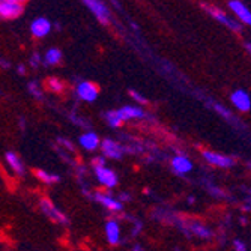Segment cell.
Segmentation results:
<instances>
[{
    "instance_id": "obj_22",
    "label": "cell",
    "mask_w": 251,
    "mask_h": 251,
    "mask_svg": "<svg viewBox=\"0 0 251 251\" xmlns=\"http://www.w3.org/2000/svg\"><path fill=\"white\" fill-rule=\"evenodd\" d=\"M47 87L51 90V92H54V94H62L63 90H65V84L59 78H54V77L47 80Z\"/></svg>"
},
{
    "instance_id": "obj_1",
    "label": "cell",
    "mask_w": 251,
    "mask_h": 251,
    "mask_svg": "<svg viewBox=\"0 0 251 251\" xmlns=\"http://www.w3.org/2000/svg\"><path fill=\"white\" fill-rule=\"evenodd\" d=\"M39 208H41L42 214H44L45 217H49L50 220H53V221H56V223H59V224H65V226L70 224V220H68L66 214H65L63 211H60L50 199H47V197L41 199V201H39Z\"/></svg>"
},
{
    "instance_id": "obj_4",
    "label": "cell",
    "mask_w": 251,
    "mask_h": 251,
    "mask_svg": "<svg viewBox=\"0 0 251 251\" xmlns=\"http://www.w3.org/2000/svg\"><path fill=\"white\" fill-rule=\"evenodd\" d=\"M92 199H94L97 203L102 204V206H104L105 209H108L110 212H116V214H119V212H122V209H124L122 203H121L118 199L113 197L111 193H100V191H97V193L92 196Z\"/></svg>"
},
{
    "instance_id": "obj_19",
    "label": "cell",
    "mask_w": 251,
    "mask_h": 251,
    "mask_svg": "<svg viewBox=\"0 0 251 251\" xmlns=\"http://www.w3.org/2000/svg\"><path fill=\"white\" fill-rule=\"evenodd\" d=\"M208 102H209V105H212V108L218 113L221 118H224L226 121H232V122L235 121L233 113L229 108H227V107H224V105H221V104H218V102H215L212 100H208Z\"/></svg>"
},
{
    "instance_id": "obj_8",
    "label": "cell",
    "mask_w": 251,
    "mask_h": 251,
    "mask_svg": "<svg viewBox=\"0 0 251 251\" xmlns=\"http://www.w3.org/2000/svg\"><path fill=\"white\" fill-rule=\"evenodd\" d=\"M101 149H102V153L111 159H121L125 153L124 146L115 140H111V139H104L101 143Z\"/></svg>"
},
{
    "instance_id": "obj_25",
    "label": "cell",
    "mask_w": 251,
    "mask_h": 251,
    "mask_svg": "<svg viewBox=\"0 0 251 251\" xmlns=\"http://www.w3.org/2000/svg\"><path fill=\"white\" fill-rule=\"evenodd\" d=\"M129 95L132 97V100H135L139 104H142V105H145V104H148L149 101H148V98H145L140 92H135V90H129Z\"/></svg>"
},
{
    "instance_id": "obj_36",
    "label": "cell",
    "mask_w": 251,
    "mask_h": 251,
    "mask_svg": "<svg viewBox=\"0 0 251 251\" xmlns=\"http://www.w3.org/2000/svg\"><path fill=\"white\" fill-rule=\"evenodd\" d=\"M187 201H188V204H193V203L196 201V197H193V196H190V197L187 199Z\"/></svg>"
},
{
    "instance_id": "obj_14",
    "label": "cell",
    "mask_w": 251,
    "mask_h": 251,
    "mask_svg": "<svg viewBox=\"0 0 251 251\" xmlns=\"http://www.w3.org/2000/svg\"><path fill=\"white\" fill-rule=\"evenodd\" d=\"M23 14L20 3H0V20H14Z\"/></svg>"
},
{
    "instance_id": "obj_37",
    "label": "cell",
    "mask_w": 251,
    "mask_h": 251,
    "mask_svg": "<svg viewBox=\"0 0 251 251\" xmlns=\"http://www.w3.org/2000/svg\"><path fill=\"white\" fill-rule=\"evenodd\" d=\"M20 126H21V129H25V128H26V124H25V119H21V121H20Z\"/></svg>"
},
{
    "instance_id": "obj_7",
    "label": "cell",
    "mask_w": 251,
    "mask_h": 251,
    "mask_svg": "<svg viewBox=\"0 0 251 251\" xmlns=\"http://www.w3.org/2000/svg\"><path fill=\"white\" fill-rule=\"evenodd\" d=\"M83 2L90 11H92V14L100 20V23H102V25H108L110 23V12L101 0H83Z\"/></svg>"
},
{
    "instance_id": "obj_32",
    "label": "cell",
    "mask_w": 251,
    "mask_h": 251,
    "mask_svg": "<svg viewBox=\"0 0 251 251\" xmlns=\"http://www.w3.org/2000/svg\"><path fill=\"white\" fill-rule=\"evenodd\" d=\"M121 203L124 201V203H128V201H131V194H128V193H122V194H119V199H118Z\"/></svg>"
},
{
    "instance_id": "obj_20",
    "label": "cell",
    "mask_w": 251,
    "mask_h": 251,
    "mask_svg": "<svg viewBox=\"0 0 251 251\" xmlns=\"http://www.w3.org/2000/svg\"><path fill=\"white\" fill-rule=\"evenodd\" d=\"M62 60V51L59 49H51L47 51V54H45V65H57L59 62Z\"/></svg>"
},
{
    "instance_id": "obj_24",
    "label": "cell",
    "mask_w": 251,
    "mask_h": 251,
    "mask_svg": "<svg viewBox=\"0 0 251 251\" xmlns=\"http://www.w3.org/2000/svg\"><path fill=\"white\" fill-rule=\"evenodd\" d=\"M57 142H59V145H60V146L66 148V149L70 151L71 153H74V152H75V146H74V145L71 143V140L65 139V137H59V139H57Z\"/></svg>"
},
{
    "instance_id": "obj_15",
    "label": "cell",
    "mask_w": 251,
    "mask_h": 251,
    "mask_svg": "<svg viewBox=\"0 0 251 251\" xmlns=\"http://www.w3.org/2000/svg\"><path fill=\"white\" fill-rule=\"evenodd\" d=\"M78 142H80V145H81L83 149L90 151V152H92V151H97V149L100 148V145H101L100 137H98L95 132H92V131H87V132L81 134V135H80V139H78Z\"/></svg>"
},
{
    "instance_id": "obj_11",
    "label": "cell",
    "mask_w": 251,
    "mask_h": 251,
    "mask_svg": "<svg viewBox=\"0 0 251 251\" xmlns=\"http://www.w3.org/2000/svg\"><path fill=\"white\" fill-rule=\"evenodd\" d=\"M230 101L232 104L239 110V111H250V107H251V100H250V95L245 92V90L239 89V90H235L230 97Z\"/></svg>"
},
{
    "instance_id": "obj_12",
    "label": "cell",
    "mask_w": 251,
    "mask_h": 251,
    "mask_svg": "<svg viewBox=\"0 0 251 251\" xmlns=\"http://www.w3.org/2000/svg\"><path fill=\"white\" fill-rule=\"evenodd\" d=\"M30 30L33 33V36L44 38V36H47L50 33V30H51V23L47 18L39 17V18L33 20L32 26H30Z\"/></svg>"
},
{
    "instance_id": "obj_6",
    "label": "cell",
    "mask_w": 251,
    "mask_h": 251,
    "mask_svg": "<svg viewBox=\"0 0 251 251\" xmlns=\"http://www.w3.org/2000/svg\"><path fill=\"white\" fill-rule=\"evenodd\" d=\"M98 94H100L98 86L90 81H81L77 86V97L84 102H94L98 98Z\"/></svg>"
},
{
    "instance_id": "obj_38",
    "label": "cell",
    "mask_w": 251,
    "mask_h": 251,
    "mask_svg": "<svg viewBox=\"0 0 251 251\" xmlns=\"http://www.w3.org/2000/svg\"><path fill=\"white\" fill-rule=\"evenodd\" d=\"M132 251H143V250H142V248H140V247H139V245H135V247H134V250H132Z\"/></svg>"
},
{
    "instance_id": "obj_39",
    "label": "cell",
    "mask_w": 251,
    "mask_h": 251,
    "mask_svg": "<svg viewBox=\"0 0 251 251\" xmlns=\"http://www.w3.org/2000/svg\"><path fill=\"white\" fill-rule=\"evenodd\" d=\"M245 49H247V51H250V50H251V47H250V42H245Z\"/></svg>"
},
{
    "instance_id": "obj_21",
    "label": "cell",
    "mask_w": 251,
    "mask_h": 251,
    "mask_svg": "<svg viewBox=\"0 0 251 251\" xmlns=\"http://www.w3.org/2000/svg\"><path fill=\"white\" fill-rule=\"evenodd\" d=\"M104 118L107 121V124L111 126V128H119L124 122L118 118L116 115V110H110V111H105L104 113Z\"/></svg>"
},
{
    "instance_id": "obj_18",
    "label": "cell",
    "mask_w": 251,
    "mask_h": 251,
    "mask_svg": "<svg viewBox=\"0 0 251 251\" xmlns=\"http://www.w3.org/2000/svg\"><path fill=\"white\" fill-rule=\"evenodd\" d=\"M35 176L42 182V184H47V185H53L60 182V176L57 173H50V172H45V170H36Z\"/></svg>"
},
{
    "instance_id": "obj_10",
    "label": "cell",
    "mask_w": 251,
    "mask_h": 251,
    "mask_svg": "<svg viewBox=\"0 0 251 251\" xmlns=\"http://www.w3.org/2000/svg\"><path fill=\"white\" fill-rule=\"evenodd\" d=\"M172 169L176 175L184 176L187 173H190L193 170V163L191 159L185 155H177L175 158H172Z\"/></svg>"
},
{
    "instance_id": "obj_35",
    "label": "cell",
    "mask_w": 251,
    "mask_h": 251,
    "mask_svg": "<svg viewBox=\"0 0 251 251\" xmlns=\"http://www.w3.org/2000/svg\"><path fill=\"white\" fill-rule=\"evenodd\" d=\"M0 3H18V0H0Z\"/></svg>"
},
{
    "instance_id": "obj_17",
    "label": "cell",
    "mask_w": 251,
    "mask_h": 251,
    "mask_svg": "<svg viewBox=\"0 0 251 251\" xmlns=\"http://www.w3.org/2000/svg\"><path fill=\"white\" fill-rule=\"evenodd\" d=\"M6 161H8V164L11 166V169H12L17 175H20V176L25 175V164H23V161H21L20 156H18L17 153L8 152V153H6Z\"/></svg>"
},
{
    "instance_id": "obj_23",
    "label": "cell",
    "mask_w": 251,
    "mask_h": 251,
    "mask_svg": "<svg viewBox=\"0 0 251 251\" xmlns=\"http://www.w3.org/2000/svg\"><path fill=\"white\" fill-rule=\"evenodd\" d=\"M27 89H29V92H30L36 100H41V101H42V90H41V87H39V84H38L36 81H30L29 86H27Z\"/></svg>"
},
{
    "instance_id": "obj_27",
    "label": "cell",
    "mask_w": 251,
    "mask_h": 251,
    "mask_svg": "<svg viewBox=\"0 0 251 251\" xmlns=\"http://www.w3.org/2000/svg\"><path fill=\"white\" fill-rule=\"evenodd\" d=\"M92 167H94V169L105 167V158H104V156H95V158L92 159Z\"/></svg>"
},
{
    "instance_id": "obj_26",
    "label": "cell",
    "mask_w": 251,
    "mask_h": 251,
    "mask_svg": "<svg viewBox=\"0 0 251 251\" xmlns=\"http://www.w3.org/2000/svg\"><path fill=\"white\" fill-rule=\"evenodd\" d=\"M71 121H73L74 124H77L78 126H81V128H86V129H87V128L90 126V124H89V122H87L86 119H83V118H80V116H75L74 113H73V115H71Z\"/></svg>"
},
{
    "instance_id": "obj_3",
    "label": "cell",
    "mask_w": 251,
    "mask_h": 251,
    "mask_svg": "<svg viewBox=\"0 0 251 251\" xmlns=\"http://www.w3.org/2000/svg\"><path fill=\"white\" fill-rule=\"evenodd\" d=\"M204 9H206V12H209L217 21H220V23H223V25L226 26V27H229L230 30H233V32H238V33H241L242 32V26H241V23H238V21H235L233 18H230V17H227L223 11H220V9H217V8H214V6H211V5H201Z\"/></svg>"
},
{
    "instance_id": "obj_40",
    "label": "cell",
    "mask_w": 251,
    "mask_h": 251,
    "mask_svg": "<svg viewBox=\"0 0 251 251\" xmlns=\"http://www.w3.org/2000/svg\"><path fill=\"white\" fill-rule=\"evenodd\" d=\"M176 251H182V250H179V248H176Z\"/></svg>"
},
{
    "instance_id": "obj_9",
    "label": "cell",
    "mask_w": 251,
    "mask_h": 251,
    "mask_svg": "<svg viewBox=\"0 0 251 251\" xmlns=\"http://www.w3.org/2000/svg\"><path fill=\"white\" fill-rule=\"evenodd\" d=\"M118 118L125 122V121H131V119H143L146 118V113L143 111L142 107H134V105H126L122 107L119 110H116Z\"/></svg>"
},
{
    "instance_id": "obj_5",
    "label": "cell",
    "mask_w": 251,
    "mask_h": 251,
    "mask_svg": "<svg viewBox=\"0 0 251 251\" xmlns=\"http://www.w3.org/2000/svg\"><path fill=\"white\" fill-rule=\"evenodd\" d=\"M94 170H95V176H97L98 182L102 187L111 190V188H115L118 185L119 177H118L115 170L108 169L107 166L105 167H100V169H94Z\"/></svg>"
},
{
    "instance_id": "obj_13",
    "label": "cell",
    "mask_w": 251,
    "mask_h": 251,
    "mask_svg": "<svg viewBox=\"0 0 251 251\" xmlns=\"http://www.w3.org/2000/svg\"><path fill=\"white\" fill-rule=\"evenodd\" d=\"M105 235L111 245H118L121 242V226L115 218L105 223Z\"/></svg>"
},
{
    "instance_id": "obj_2",
    "label": "cell",
    "mask_w": 251,
    "mask_h": 251,
    "mask_svg": "<svg viewBox=\"0 0 251 251\" xmlns=\"http://www.w3.org/2000/svg\"><path fill=\"white\" fill-rule=\"evenodd\" d=\"M201 155L211 166H215V167L230 169V167H233L236 164V159L233 156L223 155V153H218V152H214V151H203Z\"/></svg>"
},
{
    "instance_id": "obj_31",
    "label": "cell",
    "mask_w": 251,
    "mask_h": 251,
    "mask_svg": "<svg viewBox=\"0 0 251 251\" xmlns=\"http://www.w3.org/2000/svg\"><path fill=\"white\" fill-rule=\"evenodd\" d=\"M39 63H41V57H39V54L35 53V54L32 56V59H30V65H32L33 68H38Z\"/></svg>"
},
{
    "instance_id": "obj_33",
    "label": "cell",
    "mask_w": 251,
    "mask_h": 251,
    "mask_svg": "<svg viewBox=\"0 0 251 251\" xmlns=\"http://www.w3.org/2000/svg\"><path fill=\"white\" fill-rule=\"evenodd\" d=\"M0 68H5V70H9L11 68V63L5 59H0Z\"/></svg>"
},
{
    "instance_id": "obj_28",
    "label": "cell",
    "mask_w": 251,
    "mask_h": 251,
    "mask_svg": "<svg viewBox=\"0 0 251 251\" xmlns=\"http://www.w3.org/2000/svg\"><path fill=\"white\" fill-rule=\"evenodd\" d=\"M208 190L215 196V197H226V194L223 193V190H220L218 187H215V185H212V184H208Z\"/></svg>"
},
{
    "instance_id": "obj_16",
    "label": "cell",
    "mask_w": 251,
    "mask_h": 251,
    "mask_svg": "<svg viewBox=\"0 0 251 251\" xmlns=\"http://www.w3.org/2000/svg\"><path fill=\"white\" fill-rule=\"evenodd\" d=\"M229 8L236 14V17L242 23H245V25H251V14H250L248 8L242 2H239V0H230V2H229Z\"/></svg>"
},
{
    "instance_id": "obj_29",
    "label": "cell",
    "mask_w": 251,
    "mask_h": 251,
    "mask_svg": "<svg viewBox=\"0 0 251 251\" xmlns=\"http://www.w3.org/2000/svg\"><path fill=\"white\" fill-rule=\"evenodd\" d=\"M233 248H235V251H247V245L241 239H235L233 241Z\"/></svg>"
},
{
    "instance_id": "obj_30",
    "label": "cell",
    "mask_w": 251,
    "mask_h": 251,
    "mask_svg": "<svg viewBox=\"0 0 251 251\" xmlns=\"http://www.w3.org/2000/svg\"><path fill=\"white\" fill-rule=\"evenodd\" d=\"M132 223H134V230H132V235L135 236V235H139V233H140L143 224H142V221H140V220H137V218H135V220L132 218Z\"/></svg>"
},
{
    "instance_id": "obj_34",
    "label": "cell",
    "mask_w": 251,
    "mask_h": 251,
    "mask_svg": "<svg viewBox=\"0 0 251 251\" xmlns=\"http://www.w3.org/2000/svg\"><path fill=\"white\" fill-rule=\"evenodd\" d=\"M18 74H21V75H25V73H26V68H25V65H18Z\"/></svg>"
}]
</instances>
